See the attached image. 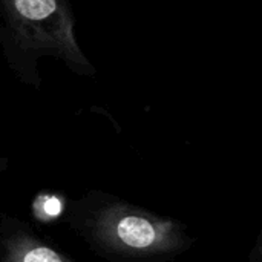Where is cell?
Masks as SVG:
<instances>
[{
    "label": "cell",
    "instance_id": "cell-1",
    "mask_svg": "<svg viewBox=\"0 0 262 262\" xmlns=\"http://www.w3.org/2000/svg\"><path fill=\"white\" fill-rule=\"evenodd\" d=\"M0 38L12 68L38 84L35 61L51 55L78 74L94 68L81 52L66 0H0Z\"/></svg>",
    "mask_w": 262,
    "mask_h": 262
},
{
    "label": "cell",
    "instance_id": "cell-2",
    "mask_svg": "<svg viewBox=\"0 0 262 262\" xmlns=\"http://www.w3.org/2000/svg\"><path fill=\"white\" fill-rule=\"evenodd\" d=\"M94 235L111 252L129 256H161L181 249L178 223L129 204H111L94 220Z\"/></svg>",
    "mask_w": 262,
    "mask_h": 262
},
{
    "label": "cell",
    "instance_id": "cell-4",
    "mask_svg": "<svg viewBox=\"0 0 262 262\" xmlns=\"http://www.w3.org/2000/svg\"><path fill=\"white\" fill-rule=\"evenodd\" d=\"M2 167H3V161L0 160V170H2Z\"/></svg>",
    "mask_w": 262,
    "mask_h": 262
},
{
    "label": "cell",
    "instance_id": "cell-3",
    "mask_svg": "<svg viewBox=\"0 0 262 262\" xmlns=\"http://www.w3.org/2000/svg\"><path fill=\"white\" fill-rule=\"evenodd\" d=\"M0 262H74L34 236L17 233L9 236L0 252Z\"/></svg>",
    "mask_w": 262,
    "mask_h": 262
}]
</instances>
